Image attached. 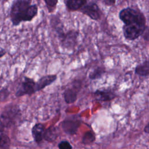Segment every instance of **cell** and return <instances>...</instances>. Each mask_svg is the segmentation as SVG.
Returning a JSON list of instances; mask_svg holds the SVG:
<instances>
[{"label":"cell","instance_id":"7","mask_svg":"<svg viewBox=\"0 0 149 149\" xmlns=\"http://www.w3.org/2000/svg\"><path fill=\"white\" fill-rule=\"evenodd\" d=\"M81 87L80 80H74L71 83V87L67 88L63 92V98L67 104H72L76 101L77 94Z\"/></svg>","mask_w":149,"mask_h":149},{"label":"cell","instance_id":"9","mask_svg":"<svg viewBox=\"0 0 149 149\" xmlns=\"http://www.w3.org/2000/svg\"><path fill=\"white\" fill-rule=\"evenodd\" d=\"M95 99L98 101H108L113 100L116 96L113 91L107 88L97 90L94 93Z\"/></svg>","mask_w":149,"mask_h":149},{"label":"cell","instance_id":"10","mask_svg":"<svg viewBox=\"0 0 149 149\" xmlns=\"http://www.w3.org/2000/svg\"><path fill=\"white\" fill-rule=\"evenodd\" d=\"M57 79L56 74H47L41 77L36 84V91L43 90L46 87L52 84Z\"/></svg>","mask_w":149,"mask_h":149},{"label":"cell","instance_id":"11","mask_svg":"<svg viewBox=\"0 0 149 149\" xmlns=\"http://www.w3.org/2000/svg\"><path fill=\"white\" fill-rule=\"evenodd\" d=\"M45 129L42 123H36L32 127L31 133L33 137L34 141L37 143H40L44 139V134L45 132Z\"/></svg>","mask_w":149,"mask_h":149},{"label":"cell","instance_id":"1","mask_svg":"<svg viewBox=\"0 0 149 149\" xmlns=\"http://www.w3.org/2000/svg\"><path fill=\"white\" fill-rule=\"evenodd\" d=\"M33 0H15L12 3L9 18L13 26H17L22 22H31L38 15V7L31 4Z\"/></svg>","mask_w":149,"mask_h":149},{"label":"cell","instance_id":"17","mask_svg":"<svg viewBox=\"0 0 149 149\" xmlns=\"http://www.w3.org/2000/svg\"><path fill=\"white\" fill-rule=\"evenodd\" d=\"M95 140L94 134L90 132H87L85 133L82 137V143L84 144H90L94 142Z\"/></svg>","mask_w":149,"mask_h":149},{"label":"cell","instance_id":"4","mask_svg":"<svg viewBox=\"0 0 149 149\" xmlns=\"http://www.w3.org/2000/svg\"><path fill=\"white\" fill-rule=\"evenodd\" d=\"M122 30L123 36L126 40H134L144 31L145 22H136L124 24Z\"/></svg>","mask_w":149,"mask_h":149},{"label":"cell","instance_id":"6","mask_svg":"<svg viewBox=\"0 0 149 149\" xmlns=\"http://www.w3.org/2000/svg\"><path fill=\"white\" fill-rule=\"evenodd\" d=\"M79 12L93 20L98 21L101 18V10L98 5L93 2H87L79 10Z\"/></svg>","mask_w":149,"mask_h":149},{"label":"cell","instance_id":"21","mask_svg":"<svg viewBox=\"0 0 149 149\" xmlns=\"http://www.w3.org/2000/svg\"><path fill=\"white\" fill-rule=\"evenodd\" d=\"M6 54V52L5 50V49L2 48V47H1V48H0V58H2L3 56L5 55Z\"/></svg>","mask_w":149,"mask_h":149},{"label":"cell","instance_id":"2","mask_svg":"<svg viewBox=\"0 0 149 149\" xmlns=\"http://www.w3.org/2000/svg\"><path fill=\"white\" fill-rule=\"evenodd\" d=\"M58 38L62 48L67 49H73L78 43L80 32L78 30L70 29L66 31L63 30L57 33Z\"/></svg>","mask_w":149,"mask_h":149},{"label":"cell","instance_id":"20","mask_svg":"<svg viewBox=\"0 0 149 149\" xmlns=\"http://www.w3.org/2000/svg\"><path fill=\"white\" fill-rule=\"evenodd\" d=\"M101 1L107 6H112L116 3V0H101Z\"/></svg>","mask_w":149,"mask_h":149},{"label":"cell","instance_id":"13","mask_svg":"<svg viewBox=\"0 0 149 149\" xmlns=\"http://www.w3.org/2000/svg\"><path fill=\"white\" fill-rule=\"evenodd\" d=\"M58 136V130L54 126H50L47 129H46L45 134H44V139L48 141L51 142L56 139Z\"/></svg>","mask_w":149,"mask_h":149},{"label":"cell","instance_id":"5","mask_svg":"<svg viewBox=\"0 0 149 149\" xmlns=\"http://www.w3.org/2000/svg\"><path fill=\"white\" fill-rule=\"evenodd\" d=\"M36 82L32 78L24 76L18 87L15 95L17 97H20L24 95H31L36 91Z\"/></svg>","mask_w":149,"mask_h":149},{"label":"cell","instance_id":"16","mask_svg":"<svg viewBox=\"0 0 149 149\" xmlns=\"http://www.w3.org/2000/svg\"><path fill=\"white\" fill-rule=\"evenodd\" d=\"M49 13L55 11L58 3V0H43Z\"/></svg>","mask_w":149,"mask_h":149},{"label":"cell","instance_id":"19","mask_svg":"<svg viewBox=\"0 0 149 149\" xmlns=\"http://www.w3.org/2000/svg\"><path fill=\"white\" fill-rule=\"evenodd\" d=\"M58 147L59 149H72V146L70 143L66 140L59 143Z\"/></svg>","mask_w":149,"mask_h":149},{"label":"cell","instance_id":"12","mask_svg":"<svg viewBox=\"0 0 149 149\" xmlns=\"http://www.w3.org/2000/svg\"><path fill=\"white\" fill-rule=\"evenodd\" d=\"M87 3V0H66L65 3L66 9L70 12L79 11Z\"/></svg>","mask_w":149,"mask_h":149},{"label":"cell","instance_id":"18","mask_svg":"<svg viewBox=\"0 0 149 149\" xmlns=\"http://www.w3.org/2000/svg\"><path fill=\"white\" fill-rule=\"evenodd\" d=\"M10 139L9 137L2 132L1 133V147L0 149H9L10 146Z\"/></svg>","mask_w":149,"mask_h":149},{"label":"cell","instance_id":"3","mask_svg":"<svg viewBox=\"0 0 149 149\" xmlns=\"http://www.w3.org/2000/svg\"><path fill=\"white\" fill-rule=\"evenodd\" d=\"M119 18L124 24L136 22H146L143 15L132 8H126L122 9L119 13Z\"/></svg>","mask_w":149,"mask_h":149},{"label":"cell","instance_id":"14","mask_svg":"<svg viewBox=\"0 0 149 149\" xmlns=\"http://www.w3.org/2000/svg\"><path fill=\"white\" fill-rule=\"evenodd\" d=\"M105 68L102 66H98L94 69L88 74V78L90 80H96L100 79L105 73Z\"/></svg>","mask_w":149,"mask_h":149},{"label":"cell","instance_id":"22","mask_svg":"<svg viewBox=\"0 0 149 149\" xmlns=\"http://www.w3.org/2000/svg\"><path fill=\"white\" fill-rule=\"evenodd\" d=\"M144 132L149 133V123L146 126V127L144 128Z\"/></svg>","mask_w":149,"mask_h":149},{"label":"cell","instance_id":"8","mask_svg":"<svg viewBox=\"0 0 149 149\" xmlns=\"http://www.w3.org/2000/svg\"><path fill=\"white\" fill-rule=\"evenodd\" d=\"M80 125V120L78 119H66L62 122V127L63 131L68 134L73 135L76 133Z\"/></svg>","mask_w":149,"mask_h":149},{"label":"cell","instance_id":"15","mask_svg":"<svg viewBox=\"0 0 149 149\" xmlns=\"http://www.w3.org/2000/svg\"><path fill=\"white\" fill-rule=\"evenodd\" d=\"M135 73L140 76L149 74V62H144L137 65L135 69Z\"/></svg>","mask_w":149,"mask_h":149}]
</instances>
